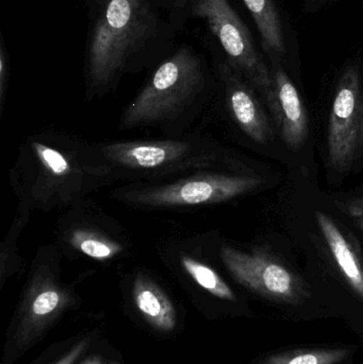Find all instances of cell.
Returning a JSON list of instances; mask_svg holds the SVG:
<instances>
[{
  "label": "cell",
  "mask_w": 363,
  "mask_h": 364,
  "mask_svg": "<svg viewBox=\"0 0 363 364\" xmlns=\"http://www.w3.org/2000/svg\"><path fill=\"white\" fill-rule=\"evenodd\" d=\"M89 149L90 144L62 132L29 136L10 174L18 205L30 211L68 209L112 183L94 166Z\"/></svg>",
  "instance_id": "obj_1"
},
{
  "label": "cell",
  "mask_w": 363,
  "mask_h": 364,
  "mask_svg": "<svg viewBox=\"0 0 363 364\" xmlns=\"http://www.w3.org/2000/svg\"><path fill=\"white\" fill-rule=\"evenodd\" d=\"M209 87L204 60L190 47H180L158 66L126 106L119 129L157 128L168 136L185 134L200 114Z\"/></svg>",
  "instance_id": "obj_2"
},
{
  "label": "cell",
  "mask_w": 363,
  "mask_h": 364,
  "mask_svg": "<svg viewBox=\"0 0 363 364\" xmlns=\"http://www.w3.org/2000/svg\"><path fill=\"white\" fill-rule=\"evenodd\" d=\"M94 166L112 183L161 182L221 164L223 157L200 134L112 141L90 145Z\"/></svg>",
  "instance_id": "obj_3"
},
{
  "label": "cell",
  "mask_w": 363,
  "mask_h": 364,
  "mask_svg": "<svg viewBox=\"0 0 363 364\" xmlns=\"http://www.w3.org/2000/svg\"><path fill=\"white\" fill-rule=\"evenodd\" d=\"M151 0H106L92 33L87 62V97L112 91L157 32Z\"/></svg>",
  "instance_id": "obj_4"
},
{
  "label": "cell",
  "mask_w": 363,
  "mask_h": 364,
  "mask_svg": "<svg viewBox=\"0 0 363 364\" xmlns=\"http://www.w3.org/2000/svg\"><path fill=\"white\" fill-rule=\"evenodd\" d=\"M262 183L259 177L211 168L170 181L132 182L115 188L112 196L139 209H183L225 203L249 194Z\"/></svg>",
  "instance_id": "obj_5"
},
{
  "label": "cell",
  "mask_w": 363,
  "mask_h": 364,
  "mask_svg": "<svg viewBox=\"0 0 363 364\" xmlns=\"http://www.w3.org/2000/svg\"><path fill=\"white\" fill-rule=\"evenodd\" d=\"M192 16L204 19L229 60L261 96L270 112L274 109L272 73L255 40L229 0H193Z\"/></svg>",
  "instance_id": "obj_6"
},
{
  "label": "cell",
  "mask_w": 363,
  "mask_h": 364,
  "mask_svg": "<svg viewBox=\"0 0 363 364\" xmlns=\"http://www.w3.org/2000/svg\"><path fill=\"white\" fill-rule=\"evenodd\" d=\"M363 151V66L352 58L341 70L330 110L327 155L330 166L347 172Z\"/></svg>",
  "instance_id": "obj_7"
},
{
  "label": "cell",
  "mask_w": 363,
  "mask_h": 364,
  "mask_svg": "<svg viewBox=\"0 0 363 364\" xmlns=\"http://www.w3.org/2000/svg\"><path fill=\"white\" fill-rule=\"evenodd\" d=\"M220 255L232 278L261 296L281 303L298 304L308 295L302 279L268 252H243L224 244Z\"/></svg>",
  "instance_id": "obj_8"
},
{
  "label": "cell",
  "mask_w": 363,
  "mask_h": 364,
  "mask_svg": "<svg viewBox=\"0 0 363 364\" xmlns=\"http://www.w3.org/2000/svg\"><path fill=\"white\" fill-rule=\"evenodd\" d=\"M57 247L38 250L36 264L19 312L17 340L27 343L40 335L55 318L70 306L72 297L55 276L53 257Z\"/></svg>",
  "instance_id": "obj_9"
},
{
  "label": "cell",
  "mask_w": 363,
  "mask_h": 364,
  "mask_svg": "<svg viewBox=\"0 0 363 364\" xmlns=\"http://www.w3.org/2000/svg\"><path fill=\"white\" fill-rule=\"evenodd\" d=\"M70 209L59 224L63 248L100 262L128 254L130 245L119 225L91 210L85 212V201Z\"/></svg>",
  "instance_id": "obj_10"
},
{
  "label": "cell",
  "mask_w": 363,
  "mask_h": 364,
  "mask_svg": "<svg viewBox=\"0 0 363 364\" xmlns=\"http://www.w3.org/2000/svg\"><path fill=\"white\" fill-rule=\"evenodd\" d=\"M219 75L226 106L237 125L254 142L268 144L273 130L257 92L229 60L225 59L220 63Z\"/></svg>",
  "instance_id": "obj_11"
},
{
  "label": "cell",
  "mask_w": 363,
  "mask_h": 364,
  "mask_svg": "<svg viewBox=\"0 0 363 364\" xmlns=\"http://www.w3.org/2000/svg\"><path fill=\"white\" fill-rule=\"evenodd\" d=\"M275 102L271 115L281 129V136L292 151H298L308 136V117L302 98L293 81L283 68V62L269 59Z\"/></svg>",
  "instance_id": "obj_12"
},
{
  "label": "cell",
  "mask_w": 363,
  "mask_h": 364,
  "mask_svg": "<svg viewBox=\"0 0 363 364\" xmlns=\"http://www.w3.org/2000/svg\"><path fill=\"white\" fill-rule=\"evenodd\" d=\"M261 38L269 59L283 62L289 53L287 23L278 0H243Z\"/></svg>",
  "instance_id": "obj_13"
},
{
  "label": "cell",
  "mask_w": 363,
  "mask_h": 364,
  "mask_svg": "<svg viewBox=\"0 0 363 364\" xmlns=\"http://www.w3.org/2000/svg\"><path fill=\"white\" fill-rule=\"evenodd\" d=\"M132 299L141 316L153 328L160 331H174L177 312L159 284L144 273H138L132 282Z\"/></svg>",
  "instance_id": "obj_14"
},
{
  "label": "cell",
  "mask_w": 363,
  "mask_h": 364,
  "mask_svg": "<svg viewBox=\"0 0 363 364\" xmlns=\"http://www.w3.org/2000/svg\"><path fill=\"white\" fill-rule=\"evenodd\" d=\"M315 220L341 274L363 301V267L357 252L330 215L317 211Z\"/></svg>",
  "instance_id": "obj_15"
},
{
  "label": "cell",
  "mask_w": 363,
  "mask_h": 364,
  "mask_svg": "<svg viewBox=\"0 0 363 364\" xmlns=\"http://www.w3.org/2000/svg\"><path fill=\"white\" fill-rule=\"evenodd\" d=\"M170 252L176 255L179 267L183 269V273L202 290L223 301H237L234 291L212 267L207 264L197 257L193 256V254L187 250L173 248Z\"/></svg>",
  "instance_id": "obj_16"
},
{
  "label": "cell",
  "mask_w": 363,
  "mask_h": 364,
  "mask_svg": "<svg viewBox=\"0 0 363 364\" xmlns=\"http://www.w3.org/2000/svg\"><path fill=\"white\" fill-rule=\"evenodd\" d=\"M31 212L29 209L18 205L17 215L15 216L14 220H13L12 226H11L6 239L2 242L1 247H0V278H1V284H4V279L9 275H11L15 269H18L19 262L21 260L18 257L17 243H18L21 232L29 222Z\"/></svg>",
  "instance_id": "obj_17"
},
{
  "label": "cell",
  "mask_w": 363,
  "mask_h": 364,
  "mask_svg": "<svg viewBox=\"0 0 363 364\" xmlns=\"http://www.w3.org/2000/svg\"><path fill=\"white\" fill-rule=\"evenodd\" d=\"M349 356L347 348L300 350L271 355L260 364H340Z\"/></svg>",
  "instance_id": "obj_18"
},
{
  "label": "cell",
  "mask_w": 363,
  "mask_h": 364,
  "mask_svg": "<svg viewBox=\"0 0 363 364\" xmlns=\"http://www.w3.org/2000/svg\"><path fill=\"white\" fill-rule=\"evenodd\" d=\"M9 80V58L4 44L0 48V112L4 111Z\"/></svg>",
  "instance_id": "obj_19"
},
{
  "label": "cell",
  "mask_w": 363,
  "mask_h": 364,
  "mask_svg": "<svg viewBox=\"0 0 363 364\" xmlns=\"http://www.w3.org/2000/svg\"><path fill=\"white\" fill-rule=\"evenodd\" d=\"M343 209L363 230V197H357L347 201Z\"/></svg>",
  "instance_id": "obj_20"
},
{
  "label": "cell",
  "mask_w": 363,
  "mask_h": 364,
  "mask_svg": "<svg viewBox=\"0 0 363 364\" xmlns=\"http://www.w3.org/2000/svg\"><path fill=\"white\" fill-rule=\"evenodd\" d=\"M87 346H89V340H83V341L79 342L65 356L62 357L60 360L53 364H74L77 359L87 350Z\"/></svg>",
  "instance_id": "obj_21"
},
{
  "label": "cell",
  "mask_w": 363,
  "mask_h": 364,
  "mask_svg": "<svg viewBox=\"0 0 363 364\" xmlns=\"http://www.w3.org/2000/svg\"><path fill=\"white\" fill-rule=\"evenodd\" d=\"M336 1L338 0H303L302 11L305 14H317Z\"/></svg>",
  "instance_id": "obj_22"
},
{
  "label": "cell",
  "mask_w": 363,
  "mask_h": 364,
  "mask_svg": "<svg viewBox=\"0 0 363 364\" xmlns=\"http://www.w3.org/2000/svg\"><path fill=\"white\" fill-rule=\"evenodd\" d=\"M191 0H173V4L176 10H181L185 8V4H189Z\"/></svg>",
  "instance_id": "obj_23"
},
{
  "label": "cell",
  "mask_w": 363,
  "mask_h": 364,
  "mask_svg": "<svg viewBox=\"0 0 363 364\" xmlns=\"http://www.w3.org/2000/svg\"><path fill=\"white\" fill-rule=\"evenodd\" d=\"M81 364H117V363H106L104 361L100 360L99 358H90L87 360L83 361Z\"/></svg>",
  "instance_id": "obj_24"
},
{
  "label": "cell",
  "mask_w": 363,
  "mask_h": 364,
  "mask_svg": "<svg viewBox=\"0 0 363 364\" xmlns=\"http://www.w3.org/2000/svg\"><path fill=\"white\" fill-rule=\"evenodd\" d=\"M96 1H97L98 4H102V2L104 1V0H96Z\"/></svg>",
  "instance_id": "obj_25"
}]
</instances>
